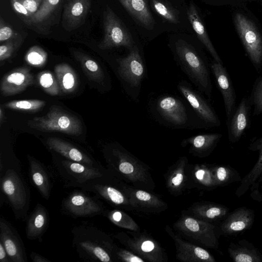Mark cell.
<instances>
[{"label":"cell","instance_id":"6da1fadb","mask_svg":"<svg viewBox=\"0 0 262 262\" xmlns=\"http://www.w3.org/2000/svg\"><path fill=\"white\" fill-rule=\"evenodd\" d=\"M172 51L177 63L200 92L211 98L212 87L209 63L203 52L183 40L176 41Z\"/></svg>","mask_w":262,"mask_h":262},{"label":"cell","instance_id":"7a4b0ae2","mask_svg":"<svg viewBox=\"0 0 262 262\" xmlns=\"http://www.w3.org/2000/svg\"><path fill=\"white\" fill-rule=\"evenodd\" d=\"M72 245L79 257L85 261H112L110 238L96 227L81 225L71 230Z\"/></svg>","mask_w":262,"mask_h":262},{"label":"cell","instance_id":"3957f363","mask_svg":"<svg viewBox=\"0 0 262 262\" xmlns=\"http://www.w3.org/2000/svg\"><path fill=\"white\" fill-rule=\"evenodd\" d=\"M232 21L249 58L256 70L262 68V29L245 6L234 7Z\"/></svg>","mask_w":262,"mask_h":262},{"label":"cell","instance_id":"277c9868","mask_svg":"<svg viewBox=\"0 0 262 262\" xmlns=\"http://www.w3.org/2000/svg\"><path fill=\"white\" fill-rule=\"evenodd\" d=\"M0 206L6 201L16 219L26 220L31 195L21 170L8 168L0 174Z\"/></svg>","mask_w":262,"mask_h":262},{"label":"cell","instance_id":"5b68a950","mask_svg":"<svg viewBox=\"0 0 262 262\" xmlns=\"http://www.w3.org/2000/svg\"><path fill=\"white\" fill-rule=\"evenodd\" d=\"M117 74L127 94L135 100L139 97L146 68L140 52L135 45L125 57L116 59Z\"/></svg>","mask_w":262,"mask_h":262},{"label":"cell","instance_id":"8992f818","mask_svg":"<svg viewBox=\"0 0 262 262\" xmlns=\"http://www.w3.org/2000/svg\"><path fill=\"white\" fill-rule=\"evenodd\" d=\"M27 125L41 132H58L76 136L83 132L79 119L57 105H52L45 115L29 120Z\"/></svg>","mask_w":262,"mask_h":262},{"label":"cell","instance_id":"52a82bcc","mask_svg":"<svg viewBox=\"0 0 262 262\" xmlns=\"http://www.w3.org/2000/svg\"><path fill=\"white\" fill-rule=\"evenodd\" d=\"M54 167L66 188L77 187L108 173L103 168L92 167L58 154L53 156Z\"/></svg>","mask_w":262,"mask_h":262},{"label":"cell","instance_id":"ba28073f","mask_svg":"<svg viewBox=\"0 0 262 262\" xmlns=\"http://www.w3.org/2000/svg\"><path fill=\"white\" fill-rule=\"evenodd\" d=\"M99 199L85 190H76L62 200L61 209L64 214L73 218L93 217L104 212Z\"/></svg>","mask_w":262,"mask_h":262},{"label":"cell","instance_id":"9c48e42d","mask_svg":"<svg viewBox=\"0 0 262 262\" xmlns=\"http://www.w3.org/2000/svg\"><path fill=\"white\" fill-rule=\"evenodd\" d=\"M103 27L104 37L98 46L100 49L124 47L129 50L135 46L130 33L110 8L104 12Z\"/></svg>","mask_w":262,"mask_h":262},{"label":"cell","instance_id":"30bf717a","mask_svg":"<svg viewBox=\"0 0 262 262\" xmlns=\"http://www.w3.org/2000/svg\"><path fill=\"white\" fill-rule=\"evenodd\" d=\"M157 115L166 124L175 128H185L189 124L187 110L183 102L171 95H162L155 101Z\"/></svg>","mask_w":262,"mask_h":262},{"label":"cell","instance_id":"8fae6325","mask_svg":"<svg viewBox=\"0 0 262 262\" xmlns=\"http://www.w3.org/2000/svg\"><path fill=\"white\" fill-rule=\"evenodd\" d=\"M177 88L193 109L199 119L206 125L209 127L220 125L221 121L214 109L204 97L187 81H180L178 84Z\"/></svg>","mask_w":262,"mask_h":262},{"label":"cell","instance_id":"7c38bea8","mask_svg":"<svg viewBox=\"0 0 262 262\" xmlns=\"http://www.w3.org/2000/svg\"><path fill=\"white\" fill-rule=\"evenodd\" d=\"M0 242L4 246L11 262H27L23 241L16 229L5 218H0Z\"/></svg>","mask_w":262,"mask_h":262},{"label":"cell","instance_id":"4fadbf2b","mask_svg":"<svg viewBox=\"0 0 262 262\" xmlns=\"http://www.w3.org/2000/svg\"><path fill=\"white\" fill-rule=\"evenodd\" d=\"M46 144L51 150L65 158L90 166L103 168L91 156L62 139L49 137L47 139Z\"/></svg>","mask_w":262,"mask_h":262},{"label":"cell","instance_id":"5bb4252c","mask_svg":"<svg viewBox=\"0 0 262 262\" xmlns=\"http://www.w3.org/2000/svg\"><path fill=\"white\" fill-rule=\"evenodd\" d=\"M210 68L224 102L227 124L233 115L235 106L236 95L230 77L222 63L213 60Z\"/></svg>","mask_w":262,"mask_h":262},{"label":"cell","instance_id":"9a60e30c","mask_svg":"<svg viewBox=\"0 0 262 262\" xmlns=\"http://www.w3.org/2000/svg\"><path fill=\"white\" fill-rule=\"evenodd\" d=\"M34 81L30 70L27 67L16 69L3 77L0 91L4 96H10L24 91Z\"/></svg>","mask_w":262,"mask_h":262},{"label":"cell","instance_id":"2e32d148","mask_svg":"<svg viewBox=\"0 0 262 262\" xmlns=\"http://www.w3.org/2000/svg\"><path fill=\"white\" fill-rule=\"evenodd\" d=\"M27 159L32 184L45 199L48 200L53 187L50 171L43 163L34 157L28 155Z\"/></svg>","mask_w":262,"mask_h":262},{"label":"cell","instance_id":"e0dca14e","mask_svg":"<svg viewBox=\"0 0 262 262\" xmlns=\"http://www.w3.org/2000/svg\"><path fill=\"white\" fill-rule=\"evenodd\" d=\"M50 217L46 208L40 203L36 205L33 210L26 219V234L30 240L42 242V237L48 229Z\"/></svg>","mask_w":262,"mask_h":262},{"label":"cell","instance_id":"ac0fdd59","mask_svg":"<svg viewBox=\"0 0 262 262\" xmlns=\"http://www.w3.org/2000/svg\"><path fill=\"white\" fill-rule=\"evenodd\" d=\"M254 220L253 211L246 207H241L232 212L221 226L222 231L227 235H233L249 228Z\"/></svg>","mask_w":262,"mask_h":262},{"label":"cell","instance_id":"d6986e66","mask_svg":"<svg viewBox=\"0 0 262 262\" xmlns=\"http://www.w3.org/2000/svg\"><path fill=\"white\" fill-rule=\"evenodd\" d=\"M250 108V101L244 98L228 124L230 142L237 141L243 135L248 124Z\"/></svg>","mask_w":262,"mask_h":262},{"label":"cell","instance_id":"ffe728a7","mask_svg":"<svg viewBox=\"0 0 262 262\" xmlns=\"http://www.w3.org/2000/svg\"><path fill=\"white\" fill-rule=\"evenodd\" d=\"M188 17L196 35L208 52L217 62L223 64L222 60L210 39L202 19L193 3H190L187 11Z\"/></svg>","mask_w":262,"mask_h":262},{"label":"cell","instance_id":"44dd1931","mask_svg":"<svg viewBox=\"0 0 262 262\" xmlns=\"http://www.w3.org/2000/svg\"><path fill=\"white\" fill-rule=\"evenodd\" d=\"M124 8L143 26L149 28L154 24L146 0H119Z\"/></svg>","mask_w":262,"mask_h":262},{"label":"cell","instance_id":"7402d4cb","mask_svg":"<svg viewBox=\"0 0 262 262\" xmlns=\"http://www.w3.org/2000/svg\"><path fill=\"white\" fill-rule=\"evenodd\" d=\"M91 1L70 0L64 9V21L72 26L81 23L87 14Z\"/></svg>","mask_w":262,"mask_h":262},{"label":"cell","instance_id":"603a6c76","mask_svg":"<svg viewBox=\"0 0 262 262\" xmlns=\"http://www.w3.org/2000/svg\"><path fill=\"white\" fill-rule=\"evenodd\" d=\"M54 71L61 92L69 94L76 90L77 77L71 66L65 63H60L55 67Z\"/></svg>","mask_w":262,"mask_h":262},{"label":"cell","instance_id":"cb8c5ba5","mask_svg":"<svg viewBox=\"0 0 262 262\" xmlns=\"http://www.w3.org/2000/svg\"><path fill=\"white\" fill-rule=\"evenodd\" d=\"M222 135L219 133L200 134L182 141V145L189 144L193 151L203 153L212 149L220 141Z\"/></svg>","mask_w":262,"mask_h":262},{"label":"cell","instance_id":"d4e9b609","mask_svg":"<svg viewBox=\"0 0 262 262\" xmlns=\"http://www.w3.org/2000/svg\"><path fill=\"white\" fill-rule=\"evenodd\" d=\"M230 256L236 262H261L262 255L251 246H243L231 243L228 248Z\"/></svg>","mask_w":262,"mask_h":262},{"label":"cell","instance_id":"484cf974","mask_svg":"<svg viewBox=\"0 0 262 262\" xmlns=\"http://www.w3.org/2000/svg\"><path fill=\"white\" fill-rule=\"evenodd\" d=\"M74 55L81 63L86 74L91 79L97 82H101L103 81L104 72L97 62L86 54L80 52H74Z\"/></svg>","mask_w":262,"mask_h":262},{"label":"cell","instance_id":"4316f807","mask_svg":"<svg viewBox=\"0 0 262 262\" xmlns=\"http://www.w3.org/2000/svg\"><path fill=\"white\" fill-rule=\"evenodd\" d=\"M37 79L40 86L48 94L56 96L60 92L57 79L49 71H44L39 73Z\"/></svg>","mask_w":262,"mask_h":262},{"label":"cell","instance_id":"83f0119b","mask_svg":"<svg viewBox=\"0 0 262 262\" xmlns=\"http://www.w3.org/2000/svg\"><path fill=\"white\" fill-rule=\"evenodd\" d=\"M46 104L45 101L38 99L18 100L7 102L4 106L8 109L27 112H36Z\"/></svg>","mask_w":262,"mask_h":262},{"label":"cell","instance_id":"f1b7e54d","mask_svg":"<svg viewBox=\"0 0 262 262\" xmlns=\"http://www.w3.org/2000/svg\"><path fill=\"white\" fill-rule=\"evenodd\" d=\"M60 0H43L37 12L27 19L30 23H39L46 19L58 5Z\"/></svg>","mask_w":262,"mask_h":262},{"label":"cell","instance_id":"f546056e","mask_svg":"<svg viewBox=\"0 0 262 262\" xmlns=\"http://www.w3.org/2000/svg\"><path fill=\"white\" fill-rule=\"evenodd\" d=\"M151 5L155 12L165 20L171 23L178 22L176 12L168 5L161 0H151Z\"/></svg>","mask_w":262,"mask_h":262},{"label":"cell","instance_id":"4dcf8cb0","mask_svg":"<svg viewBox=\"0 0 262 262\" xmlns=\"http://www.w3.org/2000/svg\"><path fill=\"white\" fill-rule=\"evenodd\" d=\"M47 54L38 46H33L27 52L25 59L30 65L35 67H41L46 62Z\"/></svg>","mask_w":262,"mask_h":262},{"label":"cell","instance_id":"1f68e13d","mask_svg":"<svg viewBox=\"0 0 262 262\" xmlns=\"http://www.w3.org/2000/svg\"><path fill=\"white\" fill-rule=\"evenodd\" d=\"M229 209L219 205H210L204 208L202 214L209 219H215L224 216L228 212Z\"/></svg>","mask_w":262,"mask_h":262},{"label":"cell","instance_id":"d6a6232c","mask_svg":"<svg viewBox=\"0 0 262 262\" xmlns=\"http://www.w3.org/2000/svg\"><path fill=\"white\" fill-rule=\"evenodd\" d=\"M233 170L228 167L219 166L216 168L214 176L216 184H226L233 181Z\"/></svg>","mask_w":262,"mask_h":262},{"label":"cell","instance_id":"836d02e7","mask_svg":"<svg viewBox=\"0 0 262 262\" xmlns=\"http://www.w3.org/2000/svg\"><path fill=\"white\" fill-rule=\"evenodd\" d=\"M251 103L255 108V113L258 114L262 113V77L257 79L254 84L252 93Z\"/></svg>","mask_w":262,"mask_h":262},{"label":"cell","instance_id":"e575fe53","mask_svg":"<svg viewBox=\"0 0 262 262\" xmlns=\"http://www.w3.org/2000/svg\"><path fill=\"white\" fill-rule=\"evenodd\" d=\"M185 225L191 231L199 232L201 231L210 234L215 235L213 226L204 223L200 224L197 221L192 218H187L185 220Z\"/></svg>","mask_w":262,"mask_h":262},{"label":"cell","instance_id":"d590c367","mask_svg":"<svg viewBox=\"0 0 262 262\" xmlns=\"http://www.w3.org/2000/svg\"><path fill=\"white\" fill-rule=\"evenodd\" d=\"M18 33L7 25L2 17L0 19V41L6 42L14 40L18 37Z\"/></svg>","mask_w":262,"mask_h":262},{"label":"cell","instance_id":"8d00e7d4","mask_svg":"<svg viewBox=\"0 0 262 262\" xmlns=\"http://www.w3.org/2000/svg\"><path fill=\"white\" fill-rule=\"evenodd\" d=\"M17 46L14 40L5 42L0 46V61L2 62L10 58Z\"/></svg>","mask_w":262,"mask_h":262},{"label":"cell","instance_id":"74e56055","mask_svg":"<svg viewBox=\"0 0 262 262\" xmlns=\"http://www.w3.org/2000/svg\"><path fill=\"white\" fill-rule=\"evenodd\" d=\"M261 0H207L210 4L215 6H227L232 8L245 6L249 3Z\"/></svg>","mask_w":262,"mask_h":262},{"label":"cell","instance_id":"f35d334b","mask_svg":"<svg viewBox=\"0 0 262 262\" xmlns=\"http://www.w3.org/2000/svg\"><path fill=\"white\" fill-rule=\"evenodd\" d=\"M30 14V17L38 10L43 0H20Z\"/></svg>","mask_w":262,"mask_h":262},{"label":"cell","instance_id":"ab89813d","mask_svg":"<svg viewBox=\"0 0 262 262\" xmlns=\"http://www.w3.org/2000/svg\"><path fill=\"white\" fill-rule=\"evenodd\" d=\"M12 7L14 11L23 15L26 16L27 19L30 17V14L26 9L20 0H10Z\"/></svg>","mask_w":262,"mask_h":262},{"label":"cell","instance_id":"60d3db41","mask_svg":"<svg viewBox=\"0 0 262 262\" xmlns=\"http://www.w3.org/2000/svg\"><path fill=\"white\" fill-rule=\"evenodd\" d=\"M30 257L33 262H51L49 259L33 251L30 253Z\"/></svg>","mask_w":262,"mask_h":262},{"label":"cell","instance_id":"b9f144b4","mask_svg":"<svg viewBox=\"0 0 262 262\" xmlns=\"http://www.w3.org/2000/svg\"><path fill=\"white\" fill-rule=\"evenodd\" d=\"M0 262H11L7 251L0 242Z\"/></svg>","mask_w":262,"mask_h":262},{"label":"cell","instance_id":"7bdbcfd3","mask_svg":"<svg viewBox=\"0 0 262 262\" xmlns=\"http://www.w3.org/2000/svg\"><path fill=\"white\" fill-rule=\"evenodd\" d=\"M137 198L141 201H147L150 199V195L144 191L139 190L136 193Z\"/></svg>","mask_w":262,"mask_h":262},{"label":"cell","instance_id":"ee69618b","mask_svg":"<svg viewBox=\"0 0 262 262\" xmlns=\"http://www.w3.org/2000/svg\"><path fill=\"white\" fill-rule=\"evenodd\" d=\"M154 248V243L149 241L144 242L141 246L142 250L144 252L151 251Z\"/></svg>","mask_w":262,"mask_h":262},{"label":"cell","instance_id":"f6af8a7d","mask_svg":"<svg viewBox=\"0 0 262 262\" xmlns=\"http://www.w3.org/2000/svg\"><path fill=\"white\" fill-rule=\"evenodd\" d=\"M123 255L124 259L126 261H130V262H134V261L143 262V261H144L143 260H142L139 257L135 256V255H127V254H126L125 255V254H123Z\"/></svg>","mask_w":262,"mask_h":262},{"label":"cell","instance_id":"bcb514c9","mask_svg":"<svg viewBox=\"0 0 262 262\" xmlns=\"http://www.w3.org/2000/svg\"><path fill=\"white\" fill-rule=\"evenodd\" d=\"M183 180V175L181 173H178L176 176L172 178V183L176 185H179L182 182Z\"/></svg>","mask_w":262,"mask_h":262},{"label":"cell","instance_id":"7dc6e473","mask_svg":"<svg viewBox=\"0 0 262 262\" xmlns=\"http://www.w3.org/2000/svg\"><path fill=\"white\" fill-rule=\"evenodd\" d=\"M206 174V171L204 170L200 169L197 171L195 173V176L199 180H203Z\"/></svg>","mask_w":262,"mask_h":262},{"label":"cell","instance_id":"c3c4849f","mask_svg":"<svg viewBox=\"0 0 262 262\" xmlns=\"http://www.w3.org/2000/svg\"><path fill=\"white\" fill-rule=\"evenodd\" d=\"M4 112H3V110H2V108L1 107H0V122H1V124H2V123L3 120L4 119Z\"/></svg>","mask_w":262,"mask_h":262},{"label":"cell","instance_id":"681fc988","mask_svg":"<svg viewBox=\"0 0 262 262\" xmlns=\"http://www.w3.org/2000/svg\"><path fill=\"white\" fill-rule=\"evenodd\" d=\"M261 2H262V0H261Z\"/></svg>","mask_w":262,"mask_h":262}]
</instances>
